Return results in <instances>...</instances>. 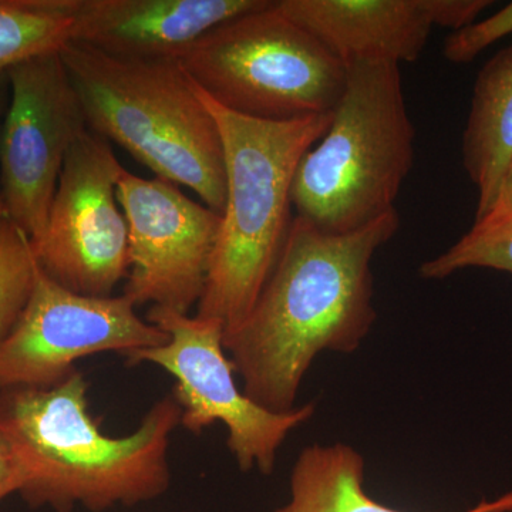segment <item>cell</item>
<instances>
[{
  "mask_svg": "<svg viewBox=\"0 0 512 512\" xmlns=\"http://www.w3.org/2000/svg\"><path fill=\"white\" fill-rule=\"evenodd\" d=\"M276 8L346 66L416 62L434 28L456 32L471 16L464 0H276Z\"/></svg>",
  "mask_w": 512,
  "mask_h": 512,
  "instance_id": "7c38bea8",
  "label": "cell"
},
{
  "mask_svg": "<svg viewBox=\"0 0 512 512\" xmlns=\"http://www.w3.org/2000/svg\"><path fill=\"white\" fill-rule=\"evenodd\" d=\"M508 35H512V2L490 18L451 32L444 42L443 56L453 64L471 63L488 46Z\"/></svg>",
  "mask_w": 512,
  "mask_h": 512,
  "instance_id": "d6986e66",
  "label": "cell"
},
{
  "mask_svg": "<svg viewBox=\"0 0 512 512\" xmlns=\"http://www.w3.org/2000/svg\"><path fill=\"white\" fill-rule=\"evenodd\" d=\"M487 268L512 275V222L471 227L444 254L420 266L424 279H444L461 269Z\"/></svg>",
  "mask_w": 512,
  "mask_h": 512,
  "instance_id": "e0dca14e",
  "label": "cell"
},
{
  "mask_svg": "<svg viewBox=\"0 0 512 512\" xmlns=\"http://www.w3.org/2000/svg\"><path fill=\"white\" fill-rule=\"evenodd\" d=\"M74 0H0V76L72 42Z\"/></svg>",
  "mask_w": 512,
  "mask_h": 512,
  "instance_id": "2e32d148",
  "label": "cell"
},
{
  "mask_svg": "<svg viewBox=\"0 0 512 512\" xmlns=\"http://www.w3.org/2000/svg\"><path fill=\"white\" fill-rule=\"evenodd\" d=\"M272 512H403L365 490V460L345 443L303 448L291 473V498ZM463 512H512V491Z\"/></svg>",
  "mask_w": 512,
  "mask_h": 512,
  "instance_id": "9a60e30c",
  "label": "cell"
},
{
  "mask_svg": "<svg viewBox=\"0 0 512 512\" xmlns=\"http://www.w3.org/2000/svg\"><path fill=\"white\" fill-rule=\"evenodd\" d=\"M126 296L79 295L36 266L25 308L0 342V390L49 389L76 372L77 360L119 353L127 360L168 335L140 318Z\"/></svg>",
  "mask_w": 512,
  "mask_h": 512,
  "instance_id": "9c48e42d",
  "label": "cell"
},
{
  "mask_svg": "<svg viewBox=\"0 0 512 512\" xmlns=\"http://www.w3.org/2000/svg\"><path fill=\"white\" fill-rule=\"evenodd\" d=\"M399 228L397 210L348 234L293 217L247 318L224 333L245 396L268 412H292L319 353H352L362 345L376 320L373 256Z\"/></svg>",
  "mask_w": 512,
  "mask_h": 512,
  "instance_id": "6da1fadb",
  "label": "cell"
},
{
  "mask_svg": "<svg viewBox=\"0 0 512 512\" xmlns=\"http://www.w3.org/2000/svg\"><path fill=\"white\" fill-rule=\"evenodd\" d=\"M22 478L15 458L5 437L0 434V501L10 494L19 493Z\"/></svg>",
  "mask_w": 512,
  "mask_h": 512,
  "instance_id": "44dd1931",
  "label": "cell"
},
{
  "mask_svg": "<svg viewBox=\"0 0 512 512\" xmlns=\"http://www.w3.org/2000/svg\"><path fill=\"white\" fill-rule=\"evenodd\" d=\"M9 83L8 74L0 76V127H2L3 116H5L6 106H8ZM8 218L6 214L5 201H3L2 190H0V224Z\"/></svg>",
  "mask_w": 512,
  "mask_h": 512,
  "instance_id": "7402d4cb",
  "label": "cell"
},
{
  "mask_svg": "<svg viewBox=\"0 0 512 512\" xmlns=\"http://www.w3.org/2000/svg\"><path fill=\"white\" fill-rule=\"evenodd\" d=\"M8 83L0 190L9 220L35 242L46 227L67 153L89 127L60 52L18 64Z\"/></svg>",
  "mask_w": 512,
  "mask_h": 512,
  "instance_id": "30bf717a",
  "label": "cell"
},
{
  "mask_svg": "<svg viewBox=\"0 0 512 512\" xmlns=\"http://www.w3.org/2000/svg\"><path fill=\"white\" fill-rule=\"evenodd\" d=\"M117 198L126 215L130 254L123 295L136 306L151 303L190 313L207 285L221 215L178 185L126 168Z\"/></svg>",
  "mask_w": 512,
  "mask_h": 512,
  "instance_id": "8fae6325",
  "label": "cell"
},
{
  "mask_svg": "<svg viewBox=\"0 0 512 512\" xmlns=\"http://www.w3.org/2000/svg\"><path fill=\"white\" fill-rule=\"evenodd\" d=\"M79 370L49 389L0 390V434L9 444L32 508L90 512L156 500L171 485V436L181 407L173 394L151 406L140 426L111 437L90 413Z\"/></svg>",
  "mask_w": 512,
  "mask_h": 512,
  "instance_id": "7a4b0ae2",
  "label": "cell"
},
{
  "mask_svg": "<svg viewBox=\"0 0 512 512\" xmlns=\"http://www.w3.org/2000/svg\"><path fill=\"white\" fill-rule=\"evenodd\" d=\"M414 140L400 66L349 64L328 130L296 168V217L330 234H348L396 210L413 168Z\"/></svg>",
  "mask_w": 512,
  "mask_h": 512,
  "instance_id": "5b68a950",
  "label": "cell"
},
{
  "mask_svg": "<svg viewBox=\"0 0 512 512\" xmlns=\"http://www.w3.org/2000/svg\"><path fill=\"white\" fill-rule=\"evenodd\" d=\"M178 62L215 103L256 120L333 113L348 79V66L276 0L221 23Z\"/></svg>",
  "mask_w": 512,
  "mask_h": 512,
  "instance_id": "8992f818",
  "label": "cell"
},
{
  "mask_svg": "<svg viewBox=\"0 0 512 512\" xmlns=\"http://www.w3.org/2000/svg\"><path fill=\"white\" fill-rule=\"evenodd\" d=\"M269 0H74L72 42L127 60H180L221 23Z\"/></svg>",
  "mask_w": 512,
  "mask_h": 512,
  "instance_id": "4fadbf2b",
  "label": "cell"
},
{
  "mask_svg": "<svg viewBox=\"0 0 512 512\" xmlns=\"http://www.w3.org/2000/svg\"><path fill=\"white\" fill-rule=\"evenodd\" d=\"M123 170L109 141L84 131L64 160L46 227L30 242L40 269L79 295L110 298L127 278L128 227L117 198Z\"/></svg>",
  "mask_w": 512,
  "mask_h": 512,
  "instance_id": "ba28073f",
  "label": "cell"
},
{
  "mask_svg": "<svg viewBox=\"0 0 512 512\" xmlns=\"http://www.w3.org/2000/svg\"><path fill=\"white\" fill-rule=\"evenodd\" d=\"M36 266L29 238L6 218L0 224V342L25 308Z\"/></svg>",
  "mask_w": 512,
  "mask_h": 512,
  "instance_id": "ac0fdd59",
  "label": "cell"
},
{
  "mask_svg": "<svg viewBox=\"0 0 512 512\" xmlns=\"http://www.w3.org/2000/svg\"><path fill=\"white\" fill-rule=\"evenodd\" d=\"M60 56L89 130L222 215L227 170L220 126L178 60L119 59L77 42Z\"/></svg>",
  "mask_w": 512,
  "mask_h": 512,
  "instance_id": "3957f363",
  "label": "cell"
},
{
  "mask_svg": "<svg viewBox=\"0 0 512 512\" xmlns=\"http://www.w3.org/2000/svg\"><path fill=\"white\" fill-rule=\"evenodd\" d=\"M200 93L220 126L227 202L195 316L221 323L227 333L247 318L274 271L295 217L296 168L326 133L333 113L292 121L256 120Z\"/></svg>",
  "mask_w": 512,
  "mask_h": 512,
  "instance_id": "277c9868",
  "label": "cell"
},
{
  "mask_svg": "<svg viewBox=\"0 0 512 512\" xmlns=\"http://www.w3.org/2000/svg\"><path fill=\"white\" fill-rule=\"evenodd\" d=\"M461 150L464 170L477 188L478 221L493 208L512 163V43L477 74Z\"/></svg>",
  "mask_w": 512,
  "mask_h": 512,
  "instance_id": "5bb4252c",
  "label": "cell"
},
{
  "mask_svg": "<svg viewBox=\"0 0 512 512\" xmlns=\"http://www.w3.org/2000/svg\"><path fill=\"white\" fill-rule=\"evenodd\" d=\"M512 222V163L504 175L493 208L481 220L474 221L473 227H494Z\"/></svg>",
  "mask_w": 512,
  "mask_h": 512,
  "instance_id": "ffe728a7",
  "label": "cell"
},
{
  "mask_svg": "<svg viewBox=\"0 0 512 512\" xmlns=\"http://www.w3.org/2000/svg\"><path fill=\"white\" fill-rule=\"evenodd\" d=\"M146 319L167 333L168 342L141 350L128 363H151L174 377L171 394L181 407L180 426L200 434L220 421L227 427L228 450L244 473H274L279 448L312 419L315 404L278 414L245 396L225 352L221 323L160 306H151Z\"/></svg>",
  "mask_w": 512,
  "mask_h": 512,
  "instance_id": "52a82bcc",
  "label": "cell"
}]
</instances>
